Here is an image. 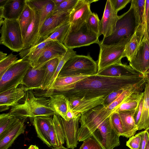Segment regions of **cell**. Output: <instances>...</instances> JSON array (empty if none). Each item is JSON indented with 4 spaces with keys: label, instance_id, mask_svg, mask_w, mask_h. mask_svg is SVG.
<instances>
[{
    "label": "cell",
    "instance_id": "obj_1",
    "mask_svg": "<svg viewBox=\"0 0 149 149\" xmlns=\"http://www.w3.org/2000/svg\"><path fill=\"white\" fill-rule=\"evenodd\" d=\"M144 80L143 75L111 77L96 74L69 85L55 94L63 95L68 98L107 96Z\"/></svg>",
    "mask_w": 149,
    "mask_h": 149
},
{
    "label": "cell",
    "instance_id": "obj_2",
    "mask_svg": "<svg viewBox=\"0 0 149 149\" xmlns=\"http://www.w3.org/2000/svg\"><path fill=\"white\" fill-rule=\"evenodd\" d=\"M24 102L12 107L9 112L12 115L23 121L28 118H34L40 116H53L57 114L49 105V98L37 97L32 90L25 91Z\"/></svg>",
    "mask_w": 149,
    "mask_h": 149
},
{
    "label": "cell",
    "instance_id": "obj_3",
    "mask_svg": "<svg viewBox=\"0 0 149 149\" xmlns=\"http://www.w3.org/2000/svg\"><path fill=\"white\" fill-rule=\"evenodd\" d=\"M113 112L102 105L97 106L81 114V127L78 134V141H83L92 135Z\"/></svg>",
    "mask_w": 149,
    "mask_h": 149
},
{
    "label": "cell",
    "instance_id": "obj_4",
    "mask_svg": "<svg viewBox=\"0 0 149 149\" xmlns=\"http://www.w3.org/2000/svg\"><path fill=\"white\" fill-rule=\"evenodd\" d=\"M98 72L97 61L89 55L76 54L65 64L58 75L61 76H91Z\"/></svg>",
    "mask_w": 149,
    "mask_h": 149
},
{
    "label": "cell",
    "instance_id": "obj_5",
    "mask_svg": "<svg viewBox=\"0 0 149 149\" xmlns=\"http://www.w3.org/2000/svg\"><path fill=\"white\" fill-rule=\"evenodd\" d=\"M137 26L132 3L129 10L119 16L113 32L109 36L103 39L99 45L114 44L124 38L131 37Z\"/></svg>",
    "mask_w": 149,
    "mask_h": 149
},
{
    "label": "cell",
    "instance_id": "obj_6",
    "mask_svg": "<svg viewBox=\"0 0 149 149\" xmlns=\"http://www.w3.org/2000/svg\"><path fill=\"white\" fill-rule=\"evenodd\" d=\"M1 26L0 44L13 52L23 50L24 40L18 20L4 19Z\"/></svg>",
    "mask_w": 149,
    "mask_h": 149
},
{
    "label": "cell",
    "instance_id": "obj_7",
    "mask_svg": "<svg viewBox=\"0 0 149 149\" xmlns=\"http://www.w3.org/2000/svg\"><path fill=\"white\" fill-rule=\"evenodd\" d=\"M131 37L124 38L113 45H99L100 52L97 62L98 72L111 65L121 62V59L125 57L126 44Z\"/></svg>",
    "mask_w": 149,
    "mask_h": 149
},
{
    "label": "cell",
    "instance_id": "obj_8",
    "mask_svg": "<svg viewBox=\"0 0 149 149\" xmlns=\"http://www.w3.org/2000/svg\"><path fill=\"white\" fill-rule=\"evenodd\" d=\"M31 66V63L27 60H18L0 78V93L22 85L25 74Z\"/></svg>",
    "mask_w": 149,
    "mask_h": 149
},
{
    "label": "cell",
    "instance_id": "obj_9",
    "mask_svg": "<svg viewBox=\"0 0 149 149\" xmlns=\"http://www.w3.org/2000/svg\"><path fill=\"white\" fill-rule=\"evenodd\" d=\"M99 36L91 30L85 23L76 32H69L63 44L68 49L87 46L93 43L99 45Z\"/></svg>",
    "mask_w": 149,
    "mask_h": 149
},
{
    "label": "cell",
    "instance_id": "obj_10",
    "mask_svg": "<svg viewBox=\"0 0 149 149\" xmlns=\"http://www.w3.org/2000/svg\"><path fill=\"white\" fill-rule=\"evenodd\" d=\"M111 115L92 135L91 137L98 143L101 149H113L120 144V136L112 126Z\"/></svg>",
    "mask_w": 149,
    "mask_h": 149
},
{
    "label": "cell",
    "instance_id": "obj_11",
    "mask_svg": "<svg viewBox=\"0 0 149 149\" xmlns=\"http://www.w3.org/2000/svg\"><path fill=\"white\" fill-rule=\"evenodd\" d=\"M97 1L78 0L70 14L69 22L70 28L69 32H76L85 24L92 13L90 8L91 3Z\"/></svg>",
    "mask_w": 149,
    "mask_h": 149
},
{
    "label": "cell",
    "instance_id": "obj_12",
    "mask_svg": "<svg viewBox=\"0 0 149 149\" xmlns=\"http://www.w3.org/2000/svg\"><path fill=\"white\" fill-rule=\"evenodd\" d=\"M70 12H53L45 20L39 29V43L47 38L56 29L69 22Z\"/></svg>",
    "mask_w": 149,
    "mask_h": 149
},
{
    "label": "cell",
    "instance_id": "obj_13",
    "mask_svg": "<svg viewBox=\"0 0 149 149\" xmlns=\"http://www.w3.org/2000/svg\"><path fill=\"white\" fill-rule=\"evenodd\" d=\"M26 3L30 6L32 14V21L29 26L24 38L23 50L33 47L39 44L40 40L39 35L40 15L38 10L26 0Z\"/></svg>",
    "mask_w": 149,
    "mask_h": 149
},
{
    "label": "cell",
    "instance_id": "obj_14",
    "mask_svg": "<svg viewBox=\"0 0 149 149\" xmlns=\"http://www.w3.org/2000/svg\"><path fill=\"white\" fill-rule=\"evenodd\" d=\"M38 63L30 68L25 74L22 84L25 91L33 89L41 90L44 77L45 65L48 62Z\"/></svg>",
    "mask_w": 149,
    "mask_h": 149
},
{
    "label": "cell",
    "instance_id": "obj_15",
    "mask_svg": "<svg viewBox=\"0 0 149 149\" xmlns=\"http://www.w3.org/2000/svg\"><path fill=\"white\" fill-rule=\"evenodd\" d=\"M129 65L136 72L142 75L149 68V38L146 30L139 49Z\"/></svg>",
    "mask_w": 149,
    "mask_h": 149
},
{
    "label": "cell",
    "instance_id": "obj_16",
    "mask_svg": "<svg viewBox=\"0 0 149 149\" xmlns=\"http://www.w3.org/2000/svg\"><path fill=\"white\" fill-rule=\"evenodd\" d=\"M118 18L119 16L114 10L110 0H107L100 20L99 36L102 35L104 38L110 36L114 31Z\"/></svg>",
    "mask_w": 149,
    "mask_h": 149
},
{
    "label": "cell",
    "instance_id": "obj_17",
    "mask_svg": "<svg viewBox=\"0 0 149 149\" xmlns=\"http://www.w3.org/2000/svg\"><path fill=\"white\" fill-rule=\"evenodd\" d=\"M26 0H7L0 6V25L4 19L18 20L26 5Z\"/></svg>",
    "mask_w": 149,
    "mask_h": 149
},
{
    "label": "cell",
    "instance_id": "obj_18",
    "mask_svg": "<svg viewBox=\"0 0 149 149\" xmlns=\"http://www.w3.org/2000/svg\"><path fill=\"white\" fill-rule=\"evenodd\" d=\"M107 96L93 98L71 97L68 99L72 110L76 114H81L97 106L103 105Z\"/></svg>",
    "mask_w": 149,
    "mask_h": 149
},
{
    "label": "cell",
    "instance_id": "obj_19",
    "mask_svg": "<svg viewBox=\"0 0 149 149\" xmlns=\"http://www.w3.org/2000/svg\"><path fill=\"white\" fill-rule=\"evenodd\" d=\"M25 91L24 86L13 88L0 93V111L8 110L11 107L18 104L24 98Z\"/></svg>",
    "mask_w": 149,
    "mask_h": 149
},
{
    "label": "cell",
    "instance_id": "obj_20",
    "mask_svg": "<svg viewBox=\"0 0 149 149\" xmlns=\"http://www.w3.org/2000/svg\"><path fill=\"white\" fill-rule=\"evenodd\" d=\"M146 27L143 24L139 25L126 44L125 57L130 61L136 56L145 36Z\"/></svg>",
    "mask_w": 149,
    "mask_h": 149
},
{
    "label": "cell",
    "instance_id": "obj_21",
    "mask_svg": "<svg viewBox=\"0 0 149 149\" xmlns=\"http://www.w3.org/2000/svg\"><path fill=\"white\" fill-rule=\"evenodd\" d=\"M81 114L69 121L65 120L61 117L64 129L65 141L68 148L74 149L78 144L79 124Z\"/></svg>",
    "mask_w": 149,
    "mask_h": 149
},
{
    "label": "cell",
    "instance_id": "obj_22",
    "mask_svg": "<svg viewBox=\"0 0 149 149\" xmlns=\"http://www.w3.org/2000/svg\"><path fill=\"white\" fill-rule=\"evenodd\" d=\"M25 129L23 121L17 118L6 131L0 134V149H8L17 138L24 133Z\"/></svg>",
    "mask_w": 149,
    "mask_h": 149
},
{
    "label": "cell",
    "instance_id": "obj_23",
    "mask_svg": "<svg viewBox=\"0 0 149 149\" xmlns=\"http://www.w3.org/2000/svg\"><path fill=\"white\" fill-rule=\"evenodd\" d=\"M53 118L50 116L35 117L33 120L37 136L49 147H52L49 140V132Z\"/></svg>",
    "mask_w": 149,
    "mask_h": 149
},
{
    "label": "cell",
    "instance_id": "obj_24",
    "mask_svg": "<svg viewBox=\"0 0 149 149\" xmlns=\"http://www.w3.org/2000/svg\"><path fill=\"white\" fill-rule=\"evenodd\" d=\"M96 74L111 77L143 75L136 72L130 65L121 62L111 65L98 72Z\"/></svg>",
    "mask_w": 149,
    "mask_h": 149
},
{
    "label": "cell",
    "instance_id": "obj_25",
    "mask_svg": "<svg viewBox=\"0 0 149 149\" xmlns=\"http://www.w3.org/2000/svg\"><path fill=\"white\" fill-rule=\"evenodd\" d=\"M68 49L63 43L56 41H52L44 49L38 63L45 62L56 58L60 60L65 55Z\"/></svg>",
    "mask_w": 149,
    "mask_h": 149
},
{
    "label": "cell",
    "instance_id": "obj_26",
    "mask_svg": "<svg viewBox=\"0 0 149 149\" xmlns=\"http://www.w3.org/2000/svg\"><path fill=\"white\" fill-rule=\"evenodd\" d=\"M49 136L52 147H58L64 143L65 136L64 129L61 117L58 115L53 116Z\"/></svg>",
    "mask_w": 149,
    "mask_h": 149
},
{
    "label": "cell",
    "instance_id": "obj_27",
    "mask_svg": "<svg viewBox=\"0 0 149 149\" xmlns=\"http://www.w3.org/2000/svg\"><path fill=\"white\" fill-rule=\"evenodd\" d=\"M135 110H124L118 112L122 125L123 136L127 138L134 136L136 131L138 130L134 119Z\"/></svg>",
    "mask_w": 149,
    "mask_h": 149
},
{
    "label": "cell",
    "instance_id": "obj_28",
    "mask_svg": "<svg viewBox=\"0 0 149 149\" xmlns=\"http://www.w3.org/2000/svg\"><path fill=\"white\" fill-rule=\"evenodd\" d=\"M48 97L50 108L65 120L68 98L64 95L59 94L52 95Z\"/></svg>",
    "mask_w": 149,
    "mask_h": 149
},
{
    "label": "cell",
    "instance_id": "obj_29",
    "mask_svg": "<svg viewBox=\"0 0 149 149\" xmlns=\"http://www.w3.org/2000/svg\"><path fill=\"white\" fill-rule=\"evenodd\" d=\"M51 41L41 42L33 47L22 50L19 53L20 56L22 58L29 61L31 66L34 67L38 63V60L44 49Z\"/></svg>",
    "mask_w": 149,
    "mask_h": 149
},
{
    "label": "cell",
    "instance_id": "obj_30",
    "mask_svg": "<svg viewBox=\"0 0 149 149\" xmlns=\"http://www.w3.org/2000/svg\"><path fill=\"white\" fill-rule=\"evenodd\" d=\"M28 1L38 10L40 15L39 29L46 19L53 12L55 5L52 0Z\"/></svg>",
    "mask_w": 149,
    "mask_h": 149
},
{
    "label": "cell",
    "instance_id": "obj_31",
    "mask_svg": "<svg viewBox=\"0 0 149 149\" xmlns=\"http://www.w3.org/2000/svg\"><path fill=\"white\" fill-rule=\"evenodd\" d=\"M142 91H136L131 93L115 109L113 113L124 110H136L143 94Z\"/></svg>",
    "mask_w": 149,
    "mask_h": 149
},
{
    "label": "cell",
    "instance_id": "obj_32",
    "mask_svg": "<svg viewBox=\"0 0 149 149\" xmlns=\"http://www.w3.org/2000/svg\"><path fill=\"white\" fill-rule=\"evenodd\" d=\"M144 89L143 106L137 126L138 130L146 129L149 127V83H146Z\"/></svg>",
    "mask_w": 149,
    "mask_h": 149
},
{
    "label": "cell",
    "instance_id": "obj_33",
    "mask_svg": "<svg viewBox=\"0 0 149 149\" xmlns=\"http://www.w3.org/2000/svg\"><path fill=\"white\" fill-rule=\"evenodd\" d=\"M60 60L57 58L51 59L45 65V72L41 90L45 91L54 73Z\"/></svg>",
    "mask_w": 149,
    "mask_h": 149
},
{
    "label": "cell",
    "instance_id": "obj_34",
    "mask_svg": "<svg viewBox=\"0 0 149 149\" xmlns=\"http://www.w3.org/2000/svg\"><path fill=\"white\" fill-rule=\"evenodd\" d=\"M70 28V24L69 22L58 28L47 38L40 42L56 41L63 43Z\"/></svg>",
    "mask_w": 149,
    "mask_h": 149
},
{
    "label": "cell",
    "instance_id": "obj_35",
    "mask_svg": "<svg viewBox=\"0 0 149 149\" xmlns=\"http://www.w3.org/2000/svg\"><path fill=\"white\" fill-rule=\"evenodd\" d=\"M32 19L31 10L30 6L26 3L24 10L18 19L23 39L28 27L32 22Z\"/></svg>",
    "mask_w": 149,
    "mask_h": 149
},
{
    "label": "cell",
    "instance_id": "obj_36",
    "mask_svg": "<svg viewBox=\"0 0 149 149\" xmlns=\"http://www.w3.org/2000/svg\"><path fill=\"white\" fill-rule=\"evenodd\" d=\"M76 54V52L73 49H68L64 56L60 60L56 70L52 77L45 93L50 91L56 78L58 75L62 68L66 63L72 56Z\"/></svg>",
    "mask_w": 149,
    "mask_h": 149
},
{
    "label": "cell",
    "instance_id": "obj_37",
    "mask_svg": "<svg viewBox=\"0 0 149 149\" xmlns=\"http://www.w3.org/2000/svg\"><path fill=\"white\" fill-rule=\"evenodd\" d=\"M146 0H132L134 11L137 26L143 24Z\"/></svg>",
    "mask_w": 149,
    "mask_h": 149
},
{
    "label": "cell",
    "instance_id": "obj_38",
    "mask_svg": "<svg viewBox=\"0 0 149 149\" xmlns=\"http://www.w3.org/2000/svg\"><path fill=\"white\" fill-rule=\"evenodd\" d=\"M17 118L10 113L0 115V134L6 131Z\"/></svg>",
    "mask_w": 149,
    "mask_h": 149
},
{
    "label": "cell",
    "instance_id": "obj_39",
    "mask_svg": "<svg viewBox=\"0 0 149 149\" xmlns=\"http://www.w3.org/2000/svg\"><path fill=\"white\" fill-rule=\"evenodd\" d=\"M85 24L91 30L99 37L100 20L97 13H92L87 19Z\"/></svg>",
    "mask_w": 149,
    "mask_h": 149
},
{
    "label": "cell",
    "instance_id": "obj_40",
    "mask_svg": "<svg viewBox=\"0 0 149 149\" xmlns=\"http://www.w3.org/2000/svg\"><path fill=\"white\" fill-rule=\"evenodd\" d=\"M78 0H65L59 5L55 6L53 12L63 13L71 12Z\"/></svg>",
    "mask_w": 149,
    "mask_h": 149
},
{
    "label": "cell",
    "instance_id": "obj_41",
    "mask_svg": "<svg viewBox=\"0 0 149 149\" xmlns=\"http://www.w3.org/2000/svg\"><path fill=\"white\" fill-rule=\"evenodd\" d=\"M17 55L11 53L0 61V78L9 68L18 60Z\"/></svg>",
    "mask_w": 149,
    "mask_h": 149
},
{
    "label": "cell",
    "instance_id": "obj_42",
    "mask_svg": "<svg viewBox=\"0 0 149 149\" xmlns=\"http://www.w3.org/2000/svg\"><path fill=\"white\" fill-rule=\"evenodd\" d=\"M111 118L113 129L119 136H123V132L122 125L118 113H113L111 116Z\"/></svg>",
    "mask_w": 149,
    "mask_h": 149
},
{
    "label": "cell",
    "instance_id": "obj_43",
    "mask_svg": "<svg viewBox=\"0 0 149 149\" xmlns=\"http://www.w3.org/2000/svg\"><path fill=\"white\" fill-rule=\"evenodd\" d=\"M83 141L79 149H101L98 143L92 137Z\"/></svg>",
    "mask_w": 149,
    "mask_h": 149
},
{
    "label": "cell",
    "instance_id": "obj_44",
    "mask_svg": "<svg viewBox=\"0 0 149 149\" xmlns=\"http://www.w3.org/2000/svg\"><path fill=\"white\" fill-rule=\"evenodd\" d=\"M141 140V136L137 134L130 138L126 142V145L131 149H139Z\"/></svg>",
    "mask_w": 149,
    "mask_h": 149
},
{
    "label": "cell",
    "instance_id": "obj_45",
    "mask_svg": "<svg viewBox=\"0 0 149 149\" xmlns=\"http://www.w3.org/2000/svg\"><path fill=\"white\" fill-rule=\"evenodd\" d=\"M125 88L111 93L105 98L103 105L106 107L111 104L115 100Z\"/></svg>",
    "mask_w": 149,
    "mask_h": 149
},
{
    "label": "cell",
    "instance_id": "obj_46",
    "mask_svg": "<svg viewBox=\"0 0 149 149\" xmlns=\"http://www.w3.org/2000/svg\"><path fill=\"white\" fill-rule=\"evenodd\" d=\"M116 12L117 13L130 3V0H110Z\"/></svg>",
    "mask_w": 149,
    "mask_h": 149
},
{
    "label": "cell",
    "instance_id": "obj_47",
    "mask_svg": "<svg viewBox=\"0 0 149 149\" xmlns=\"http://www.w3.org/2000/svg\"><path fill=\"white\" fill-rule=\"evenodd\" d=\"M143 100L144 92L139 104L135 110L134 115V120L135 124L137 126V127L139 123L142 111Z\"/></svg>",
    "mask_w": 149,
    "mask_h": 149
},
{
    "label": "cell",
    "instance_id": "obj_48",
    "mask_svg": "<svg viewBox=\"0 0 149 149\" xmlns=\"http://www.w3.org/2000/svg\"><path fill=\"white\" fill-rule=\"evenodd\" d=\"M137 134L141 137V141L139 149H144L149 139V135L145 130L140 132Z\"/></svg>",
    "mask_w": 149,
    "mask_h": 149
},
{
    "label": "cell",
    "instance_id": "obj_49",
    "mask_svg": "<svg viewBox=\"0 0 149 149\" xmlns=\"http://www.w3.org/2000/svg\"><path fill=\"white\" fill-rule=\"evenodd\" d=\"M67 111L66 116L65 120L69 121L70 120L77 117L80 113L77 114L75 113L72 109L69 99L67 102Z\"/></svg>",
    "mask_w": 149,
    "mask_h": 149
},
{
    "label": "cell",
    "instance_id": "obj_50",
    "mask_svg": "<svg viewBox=\"0 0 149 149\" xmlns=\"http://www.w3.org/2000/svg\"><path fill=\"white\" fill-rule=\"evenodd\" d=\"M146 83H149V68L147 71L143 74Z\"/></svg>",
    "mask_w": 149,
    "mask_h": 149
},
{
    "label": "cell",
    "instance_id": "obj_51",
    "mask_svg": "<svg viewBox=\"0 0 149 149\" xmlns=\"http://www.w3.org/2000/svg\"><path fill=\"white\" fill-rule=\"evenodd\" d=\"M146 27L147 33L148 38H149V10L147 18L146 21Z\"/></svg>",
    "mask_w": 149,
    "mask_h": 149
},
{
    "label": "cell",
    "instance_id": "obj_52",
    "mask_svg": "<svg viewBox=\"0 0 149 149\" xmlns=\"http://www.w3.org/2000/svg\"><path fill=\"white\" fill-rule=\"evenodd\" d=\"M7 54L1 51L0 52V61L2 60L7 56Z\"/></svg>",
    "mask_w": 149,
    "mask_h": 149
},
{
    "label": "cell",
    "instance_id": "obj_53",
    "mask_svg": "<svg viewBox=\"0 0 149 149\" xmlns=\"http://www.w3.org/2000/svg\"><path fill=\"white\" fill-rule=\"evenodd\" d=\"M53 2H54L55 6H56L60 4L63 2L65 0H52Z\"/></svg>",
    "mask_w": 149,
    "mask_h": 149
},
{
    "label": "cell",
    "instance_id": "obj_54",
    "mask_svg": "<svg viewBox=\"0 0 149 149\" xmlns=\"http://www.w3.org/2000/svg\"><path fill=\"white\" fill-rule=\"evenodd\" d=\"M27 149H39L38 147L36 145H31Z\"/></svg>",
    "mask_w": 149,
    "mask_h": 149
},
{
    "label": "cell",
    "instance_id": "obj_55",
    "mask_svg": "<svg viewBox=\"0 0 149 149\" xmlns=\"http://www.w3.org/2000/svg\"><path fill=\"white\" fill-rule=\"evenodd\" d=\"M52 149H68V148H67L64 147L63 145L61 146L58 147L57 148H52Z\"/></svg>",
    "mask_w": 149,
    "mask_h": 149
},
{
    "label": "cell",
    "instance_id": "obj_56",
    "mask_svg": "<svg viewBox=\"0 0 149 149\" xmlns=\"http://www.w3.org/2000/svg\"><path fill=\"white\" fill-rule=\"evenodd\" d=\"M144 149H149V139L146 144Z\"/></svg>",
    "mask_w": 149,
    "mask_h": 149
},
{
    "label": "cell",
    "instance_id": "obj_57",
    "mask_svg": "<svg viewBox=\"0 0 149 149\" xmlns=\"http://www.w3.org/2000/svg\"><path fill=\"white\" fill-rule=\"evenodd\" d=\"M145 130L147 131L149 136V127L146 129Z\"/></svg>",
    "mask_w": 149,
    "mask_h": 149
},
{
    "label": "cell",
    "instance_id": "obj_58",
    "mask_svg": "<svg viewBox=\"0 0 149 149\" xmlns=\"http://www.w3.org/2000/svg\"><path fill=\"white\" fill-rule=\"evenodd\" d=\"M6 0H0V3H3L4 2H5Z\"/></svg>",
    "mask_w": 149,
    "mask_h": 149
}]
</instances>
